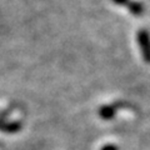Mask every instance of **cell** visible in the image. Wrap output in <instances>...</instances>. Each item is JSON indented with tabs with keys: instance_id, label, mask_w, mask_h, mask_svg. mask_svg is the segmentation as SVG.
I'll list each match as a JSON object with an SVG mask.
<instances>
[{
	"instance_id": "2",
	"label": "cell",
	"mask_w": 150,
	"mask_h": 150,
	"mask_svg": "<svg viewBox=\"0 0 150 150\" xmlns=\"http://www.w3.org/2000/svg\"><path fill=\"white\" fill-rule=\"evenodd\" d=\"M116 110H118V108H116L115 105H103L99 108V111H98V114H99V116L101 119L104 120H110L115 116L116 114Z\"/></svg>"
},
{
	"instance_id": "3",
	"label": "cell",
	"mask_w": 150,
	"mask_h": 150,
	"mask_svg": "<svg viewBox=\"0 0 150 150\" xmlns=\"http://www.w3.org/2000/svg\"><path fill=\"white\" fill-rule=\"evenodd\" d=\"M21 123L14 121V123H0V130L5 133H18L21 129Z\"/></svg>"
},
{
	"instance_id": "4",
	"label": "cell",
	"mask_w": 150,
	"mask_h": 150,
	"mask_svg": "<svg viewBox=\"0 0 150 150\" xmlns=\"http://www.w3.org/2000/svg\"><path fill=\"white\" fill-rule=\"evenodd\" d=\"M128 9H129V11L131 14H134V15H142L143 11H144V6H143V4H140L138 1H130L128 3Z\"/></svg>"
},
{
	"instance_id": "5",
	"label": "cell",
	"mask_w": 150,
	"mask_h": 150,
	"mask_svg": "<svg viewBox=\"0 0 150 150\" xmlns=\"http://www.w3.org/2000/svg\"><path fill=\"white\" fill-rule=\"evenodd\" d=\"M100 150H118V146H115L114 144H106Z\"/></svg>"
},
{
	"instance_id": "6",
	"label": "cell",
	"mask_w": 150,
	"mask_h": 150,
	"mask_svg": "<svg viewBox=\"0 0 150 150\" xmlns=\"http://www.w3.org/2000/svg\"><path fill=\"white\" fill-rule=\"evenodd\" d=\"M112 1H115L116 4H121V5H128L130 0H112Z\"/></svg>"
},
{
	"instance_id": "1",
	"label": "cell",
	"mask_w": 150,
	"mask_h": 150,
	"mask_svg": "<svg viewBox=\"0 0 150 150\" xmlns=\"http://www.w3.org/2000/svg\"><path fill=\"white\" fill-rule=\"evenodd\" d=\"M138 43L142 50V55L145 63L150 64V34L146 30H140L138 33Z\"/></svg>"
}]
</instances>
